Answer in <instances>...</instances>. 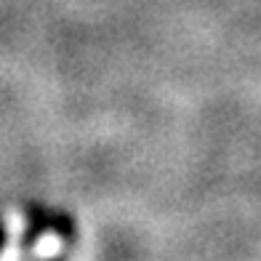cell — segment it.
Instances as JSON below:
<instances>
[{"instance_id":"cell-1","label":"cell","mask_w":261,"mask_h":261,"mask_svg":"<svg viewBox=\"0 0 261 261\" xmlns=\"http://www.w3.org/2000/svg\"><path fill=\"white\" fill-rule=\"evenodd\" d=\"M24 216H27V227L19 237V245L24 248V251H30V248L40 240V234L51 229V211L43 208V205H27Z\"/></svg>"},{"instance_id":"cell-2","label":"cell","mask_w":261,"mask_h":261,"mask_svg":"<svg viewBox=\"0 0 261 261\" xmlns=\"http://www.w3.org/2000/svg\"><path fill=\"white\" fill-rule=\"evenodd\" d=\"M51 229L62 237V240H67L69 245H72L75 237H77L75 219L69 216V213H64V211H51Z\"/></svg>"},{"instance_id":"cell-3","label":"cell","mask_w":261,"mask_h":261,"mask_svg":"<svg viewBox=\"0 0 261 261\" xmlns=\"http://www.w3.org/2000/svg\"><path fill=\"white\" fill-rule=\"evenodd\" d=\"M6 240H8V229H6V221H3V216H0V251L6 248Z\"/></svg>"}]
</instances>
